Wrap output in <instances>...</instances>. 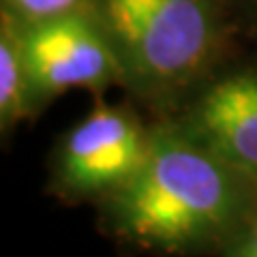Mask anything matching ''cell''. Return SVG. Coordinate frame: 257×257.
<instances>
[{"label": "cell", "mask_w": 257, "mask_h": 257, "mask_svg": "<svg viewBox=\"0 0 257 257\" xmlns=\"http://www.w3.org/2000/svg\"><path fill=\"white\" fill-rule=\"evenodd\" d=\"M35 111L30 101L26 67L20 52L18 26L0 13V138L9 144L24 122H32Z\"/></svg>", "instance_id": "obj_6"}, {"label": "cell", "mask_w": 257, "mask_h": 257, "mask_svg": "<svg viewBox=\"0 0 257 257\" xmlns=\"http://www.w3.org/2000/svg\"><path fill=\"white\" fill-rule=\"evenodd\" d=\"M234 3L244 41L257 45V0H234Z\"/></svg>", "instance_id": "obj_9"}, {"label": "cell", "mask_w": 257, "mask_h": 257, "mask_svg": "<svg viewBox=\"0 0 257 257\" xmlns=\"http://www.w3.org/2000/svg\"><path fill=\"white\" fill-rule=\"evenodd\" d=\"M219 257H257V206L223 246Z\"/></svg>", "instance_id": "obj_8"}, {"label": "cell", "mask_w": 257, "mask_h": 257, "mask_svg": "<svg viewBox=\"0 0 257 257\" xmlns=\"http://www.w3.org/2000/svg\"><path fill=\"white\" fill-rule=\"evenodd\" d=\"M257 206V187L170 118H155L140 172L94 208L124 257H219Z\"/></svg>", "instance_id": "obj_1"}, {"label": "cell", "mask_w": 257, "mask_h": 257, "mask_svg": "<svg viewBox=\"0 0 257 257\" xmlns=\"http://www.w3.org/2000/svg\"><path fill=\"white\" fill-rule=\"evenodd\" d=\"M15 26L35 120L69 90L103 96L122 84L114 47L90 9Z\"/></svg>", "instance_id": "obj_4"}, {"label": "cell", "mask_w": 257, "mask_h": 257, "mask_svg": "<svg viewBox=\"0 0 257 257\" xmlns=\"http://www.w3.org/2000/svg\"><path fill=\"white\" fill-rule=\"evenodd\" d=\"M167 118L257 187V45L240 50Z\"/></svg>", "instance_id": "obj_5"}, {"label": "cell", "mask_w": 257, "mask_h": 257, "mask_svg": "<svg viewBox=\"0 0 257 257\" xmlns=\"http://www.w3.org/2000/svg\"><path fill=\"white\" fill-rule=\"evenodd\" d=\"M120 64V88L167 118L248 45L234 0H90Z\"/></svg>", "instance_id": "obj_2"}, {"label": "cell", "mask_w": 257, "mask_h": 257, "mask_svg": "<svg viewBox=\"0 0 257 257\" xmlns=\"http://www.w3.org/2000/svg\"><path fill=\"white\" fill-rule=\"evenodd\" d=\"M90 0H0V13L18 24H35L88 9Z\"/></svg>", "instance_id": "obj_7"}, {"label": "cell", "mask_w": 257, "mask_h": 257, "mask_svg": "<svg viewBox=\"0 0 257 257\" xmlns=\"http://www.w3.org/2000/svg\"><path fill=\"white\" fill-rule=\"evenodd\" d=\"M155 118L128 99L109 103L94 96L84 118L52 144L47 155L45 195L64 206L96 208L140 172Z\"/></svg>", "instance_id": "obj_3"}]
</instances>
